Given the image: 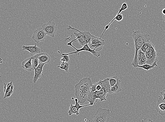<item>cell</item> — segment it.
<instances>
[{"label":"cell","instance_id":"cell-1","mask_svg":"<svg viewBox=\"0 0 165 122\" xmlns=\"http://www.w3.org/2000/svg\"><path fill=\"white\" fill-rule=\"evenodd\" d=\"M93 84L90 78H85L81 79L79 83L75 86V95L80 104H83L87 101V99Z\"/></svg>","mask_w":165,"mask_h":122},{"label":"cell","instance_id":"cell-2","mask_svg":"<svg viewBox=\"0 0 165 122\" xmlns=\"http://www.w3.org/2000/svg\"><path fill=\"white\" fill-rule=\"evenodd\" d=\"M132 36L134 42L135 49V55L131 65L133 67H137L138 65V51L140 49L144 43L149 41V35L140 30L133 31Z\"/></svg>","mask_w":165,"mask_h":122},{"label":"cell","instance_id":"cell-3","mask_svg":"<svg viewBox=\"0 0 165 122\" xmlns=\"http://www.w3.org/2000/svg\"><path fill=\"white\" fill-rule=\"evenodd\" d=\"M110 90L103 88L101 90H97L93 92H90L88 95L87 101L90 103V106H93L97 102L98 100L100 101L106 100Z\"/></svg>","mask_w":165,"mask_h":122},{"label":"cell","instance_id":"cell-4","mask_svg":"<svg viewBox=\"0 0 165 122\" xmlns=\"http://www.w3.org/2000/svg\"><path fill=\"white\" fill-rule=\"evenodd\" d=\"M110 113L111 111L110 109L100 107L94 115L92 122H109Z\"/></svg>","mask_w":165,"mask_h":122},{"label":"cell","instance_id":"cell-5","mask_svg":"<svg viewBox=\"0 0 165 122\" xmlns=\"http://www.w3.org/2000/svg\"><path fill=\"white\" fill-rule=\"evenodd\" d=\"M76 42L74 39L73 40H72L71 42H69V43L67 44V45L70 46H71L73 48H74L76 50V51L74 52H71L70 53H63L61 54L62 55H70V54H75L76 55H79L80 53L82 51H87V52H90L92 53L93 55L95 56L96 57H99L101 55V54L99 53L98 52H96L95 51L94 49H91L89 46L88 45V44H86V45H85L84 46H83V47L81 48V49H78L76 48L73 46V45H72V43L73 42Z\"/></svg>","mask_w":165,"mask_h":122},{"label":"cell","instance_id":"cell-6","mask_svg":"<svg viewBox=\"0 0 165 122\" xmlns=\"http://www.w3.org/2000/svg\"><path fill=\"white\" fill-rule=\"evenodd\" d=\"M41 28L45 32L47 35L52 38L55 37L57 29V24L55 22L49 21L43 25Z\"/></svg>","mask_w":165,"mask_h":122},{"label":"cell","instance_id":"cell-7","mask_svg":"<svg viewBox=\"0 0 165 122\" xmlns=\"http://www.w3.org/2000/svg\"><path fill=\"white\" fill-rule=\"evenodd\" d=\"M46 33L42 28H40L34 31L32 39L36 43L45 41L46 36Z\"/></svg>","mask_w":165,"mask_h":122},{"label":"cell","instance_id":"cell-8","mask_svg":"<svg viewBox=\"0 0 165 122\" xmlns=\"http://www.w3.org/2000/svg\"><path fill=\"white\" fill-rule=\"evenodd\" d=\"M76 105H74L71 104V105L70 109L68 111V114L69 115H72V114H76V115H79V114L80 109L83 107L88 106H90V104L83 106H81L77 98L75 99Z\"/></svg>","mask_w":165,"mask_h":122},{"label":"cell","instance_id":"cell-9","mask_svg":"<svg viewBox=\"0 0 165 122\" xmlns=\"http://www.w3.org/2000/svg\"><path fill=\"white\" fill-rule=\"evenodd\" d=\"M22 50L23 51H28L31 57L42 53L41 52L43 51L40 48L37 46V43H35V45L34 46H26L23 45Z\"/></svg>","mask_w":165,"mask_h":122},{"label":"cell","instance_id":"cell-10","mask_svg":"<svg viewBox=\"0 0 165 122\" xmlns=\"http://www.w3.org/2000/svg\"><path fill=\"white\" fill-rule=\"evenodd\" d=\"M155 109L157 112L162 116L165 115V100H163L161 97H159Z\"/></svg>","mask_w":165,"mask_h":122},{"label":"cell","instance_id":"cell-11","mask_svg":"<svg viewBox=\"0 0 165 122\" xmlns=\"http://www.w3.org/2000/svg\"><path fill=\"white\" fill-rule=\"evenodd\" d=\"M68 30H70V29H72V30H74L77 31L79 33H76V32H74V34L75 36L76 37V38L75 39V40H78V42H79L80 45L82 46H84L85 45H86V42H85V39L84 38L83 36V35H82V33H81L80 31L78 30L77 29L74 28L72 27L71 26H69L68 28H67Z\"/></svg>","mask_w":165,"mask_h":122},{"label":"cell","instance_id":"cell-12","mask_svg":"<svg viewBox=\"0 0 165 122\" xmlns=\"http://www.w3.org/2000/svg\"><path fill=\"white\" fill-rule=\"evenodd\" d=\"M45 64L44 63H40L38 67L35 69V75L33 79L34 83H36L38 79L41 77L43 71V67Z\"/></svg>","mask_w":165,"mask_h":122},{"label":"cell","instance_id":"cell-13","mask_svg":"<svg viewBox=\"0 0 165 122\" xmlns=\"http://www.w3.org/2000/svg\"><path fill=\"white\" fill-rule=\"evenodd\" d=\"M158 55V54H152L148 53L145 54L146 57V64L152 65L156 61H158L157 57Z\"/></svg>","mask_w":165,"mask_h":122},{"label":"cell","instance_id":"cell-14","mask_svg":"<svg viewBox=\"0 0 165 122\" xmlns=\"http://www.w3.org/2000/svg\"><path fill=\"white\" fill-rule=\"evenodd\" d=\"M38 58L39 59V64L44 63L46 64L51 61V57L46 53H42L38 54Z\"/></svg>","mask_w":165,"mask_h":122},{"label":"cell","instance_id":"cell-15","mask_svg":"<svg viewBox=\"0 0 165 122\" xmlns=\"http://www.w3.org/2000/svg\"><path fill=\"white\" fill-rule=\"evenodd\" d=\"M32 58H28L22 62V67L24 69L29 71H32L33 70L32 63Z\"/></svg>","mask_w":165,"mask_h":122},{"label":"cell","instance_id":"cell-16","mask_svg":"<svg viewBox=\"0 0 165 122\" xmlns=\"http://www.w3.org/2000/svg\"><path fill=\"white\" fill-rule=\"evenodd\" d=\"M122 88L121 81L119 79L116 85L113 86L112 87H110L108 94L118 93L122 91Z\"/></svg>","mask_w":165,"mask_h":122},{"label":"cell","instance_id":"cell-17","mask_svg":"<svg viewBox=\"0 0 165 122\" xmlns=\"http://www.w3.org/2000/svg\"><path fill=\"white\" fill-rule=\"evenodd\" d=\"M123 15H122V14H121V13H120V14L118 15L117 14V15H116L115 17L113 19V20H112L111 22H110L109 24L106 26L105 27V30H104V32H103V33H102V35H101L100 38H101L103 35L104 34L105 32L106 31V30L107 29H108L109 28L110 24L113 22V21H114L115 20H116L117 21L120 22L122 21V20H123Z\"/></svg>","mask_w":165,"mask_h":122},{"label":"cell","instance_id":"cell-18","mask_svg":"<svg viewBox=\"0 0 165 122\" xmlns=\"http://www.w3.org/2000/svg\"><path fill=\"white\" fill-rule=\"evenodd\" d=\"M80 32L85 38L86 44H89L90 45L92 35L88 31L82 32L80 31Z\"/></svg>","mask_w":165,"mask_h":122},{"label":"cell","instance_id":"cell-19","mask_svg":"<svg viewBox=\"0 0 165 122\" xmlns=\"http://www.w3.org/2000/svg\"><path fill=\"white\" fill-rule=\"evenodd\" d=\"M103 44L104 45H105L106 42L104 40L101 39V38L97 37L92 35V39H91V45H93L95 44ZM89 45V46H90Z\"/></svg>","mask_w":165,"mask_h":122},{"label":"cell","instance_id":"cell-20","mask_svg":"<svg viewBox=\"0 0 165 122\" xmlns=\"http://www.w3.org/2000/svg\"><path fill=\"white\" fill-rule=\"evenodd\" d=\"M31 57L32 68H33V70H35V69L37 67L39 64V59L38 58V54Z\"/></svg>","mask_w":165,"mask_h":122},{"label":"cell","instance_id":"cell-21","mask_svg":"<svg viewBox=\"0 0 165 122\" xmlns=\"http://www.w3.org/2000/svg\"><path fill=\"white\" fill-rule=\"evenodd\" d=\"M158 61H156L154 64H153L152 65H150L149 64H145L142 66L138 65L137 67H141V68L144 69V70H146L148 71L150 69H151L154 68V67H157V63Z\"/></svg>","mask_w":165,"mask_h":122},{"label":"cell","instance_id":"cell-22","mask_svg":"<svg viewBox=\"0 0 165 122\" xmlns=\"http://www.w3.org/2000/svg\"><path fill=\"white\" fill-rule=\"evenodd\" d=\"M12 82H10V83H5L4 84V93H5L4 98L6 96L7 94L8 93L9 91L10 90L12 85Z\"/></svg>","mask_w":165,"mask_h":122},{"label":"cell","instance_id":"cell-23","mask_svg":"<svg viewBox=\"0 0 165 122\" xmlns=\"http://www.w3.org/2000/svg\"><path fill=\"white\" fill-rule=\"evenodd\" d=\"M104 45L103 44H95L90 45L89 47L91 48H93L94 49H95V51L98 52L103 49V46Z\"/></svg>","mask_w":165,"mask_h":122},{"label":"cell","instance_id":"cell-24","mask_svg":"<svg viewBox=\"0 0 165 122\" xmlns=\"http://www.w3.org/2000/svg\"><path fill=\"white\" fill-rule=\"evenodd\" d=\"M119 79L117 76H113V77L109 78V81L110 87L114 86L117 83L118 80Z\"/></svg>","mask_w":165,"mask_h":122},{"label":"cell","instance_id":"cell-25","mask_svg":"<svg viewBox=\"0 0 165 122\" xmlns=\"http://www.w3.org/2000/svg\"><path fill=\"white\" fill-rule=\"evenodd\" d=\"M150 43H151V42H149V41H148V42H146V43H144L143 44V46L141 47L140 49L143 52L145 53L146 50L147 48H148V47L149 46Z\"/></svg>","mask_w":165,"mask_h":122},{"label":"cell","instance_id":"cell-26","mask_svg":"<svg viewBox=\"0 0 165 122\" xmlns=\"http://www.w3.org/2000/svg\"><path fill=\"white\" fill-rule=\"evenodd\" d=\"M58 67H59L61 69L64 70L66 73H68L69 71V69L70 68V65L69 63L67 62H65V64L63 67H61V66H57Z\"/></svg>","mask_w":165,"mask_h":122},{"label":"cell","instance_id":"cell-27","mask_svg":"<svg viewBox=\"0 0 165 122\" xmlns=\"http://www.w3.org/2000/svg\"><path fill=\"white\" fill-rule=\"evenodd\" d=\"M145 55V53L143 52L141 49H139L138 52V63L142 57Z\"/></svg>","mask_w":165,"mask_h":122},{"label":"cell","instance_id":"cell-28","mask_svg":"<svg viewBox=\"0 0 165 122\" xmlns=\"http://www.w3.org/2000/svg\"><path fill=\"white\" fill-rule=\"evenodd\" d=\"M150 53L152 54H157L158 53L156 51L155 47L152 44H151V46H150V49L149 51Z\"/></svg>","mask_w":165,"mask_h":122},{"label":"cell","instance_id":"cell-29","mask_svg":"<svg viewBox=\"0 0 165 122\" xmlns=\"http://www.w3.org/2000/svg\"><path fill=\"white\" fill-rule=\"evenodd\" d=\"M146 57L145 55L139 62L138 65L142 66L146 64Z\"/></svg>","mask_w":165,"mask_h":122},{"label":"cell","instance_id":"cell-30","mask_svg":"<svg viewBox=\"0 0 165 122\" xmlns=\"http://www.w3.org/2000/svg\"><path fill=\"white\" fill-rule=\"evenodd\" d=\"M14 85H13L12 84V85L11 88H10V90L9 91L8 93L7 94L5 98H9V97H10V96H11V95L13 93V92H14Z\"/></svg>","mask_w":165,"mask_h":122},{"label":"cell","instance_id":"cell-31","mask_svg":"<svg viewBox=\"0 0 165 122\" xmlns=\"http://www.w3.org/2000/svg\"><path fill=\"white\" fill-rule=\"evenodd\" d=\"M61 56L65 59L66 62L68 63L70 61V57H69L68 55H61Z\"/></svg>","mask_w":165,"mask_h":122},{"label":"cell","instance_id":"cell-32","mask_svg":"<svg viewBox=\"0 0 165 122\" xmlns=\"http://www.w3.org/2000/svg\"><path fill=\"white\" fill-rule=\"evenodd\" d=\"M141 122H154L151 119H149L146 118L143 119L141 120Z\"/></svg>","mask_w":165,"mask_h":122},{"label":"cell","instance_id":"cell-33","mask_svg":"<svg viewBox=\"0 0 165 122\" xmlns=\"http://www.w3.org/2000/svg\"><path fill=\"white\" fill-rule=\"evenodd\" d=\"M151 43L150 44L149 46V47H148V48H147L146 50V51H145V54L148 53H149L150 49V46H151Z\"/></svg>","mask_w":165,"mask_h":122},{"label":"cell","instance_id":"cell-34","mask_svg":"<svg viewBox=\"0 0 165 122\" xmlns=\"http://www.w3.org/2000/svg\"><path fill=\"white\" fill-rule=\"evenodd\" d=\"M160 94L162 95L163 96V100H165V90H163L162 92H160Z\"/></svg>","mask_w":165,"mask_h":122},{"label":"cell","instance_id":"cell-35","mask_svg":"<svg viewBox=\"0 0 165 122\" xmlns=\"http://www.w3.org/2000/svg\"><path fill=\"white\" fill-rule=\"evenodd\" d=\"M65 62H62L61 65V67H63V66H64L65 64Z\"/></svg>","mask_w":165,"mask_h":122},{"label":"cell","instance_id":"cell-36","mask_svg":"<svg viewBox=\"0 0 165 122\" xmlns=\"http://www.w3.org/2000/svg\"><path fill=\"white\" fill-rule=\"evenodd\" d=\"M162 15H165V8L163 9L162 11Z\"/></svg>","mask_w":165,"mask_h":122},{"label":"cell","instance_id":"cell-37","mask_svg":"<svg viewBox=\"0 0 165 122\" xmlns=\"http://www.w3.org/2000/svg\"><path fill=\"white\" fill-rule=\"evenodd\" d=\"M61 61L62 62H66L65 59H64V58H62L61 59Z\"/></svg>","mask_w":165,"mask_h":122},{"label":"cell","instance_id":"cell-38","mask_svg":"<svg viewBox=\"0 0 165 122\" xmlns=\"http://www.w3.org/2000/svg\"><path fill=\"white\" fill-rule=\"evenodd\" d=\"M162 15L163 20H164L165 22V15Z\"/></svg>","mask_w":165,"mask_h":122}]
</instances>
